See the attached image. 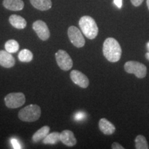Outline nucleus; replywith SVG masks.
Returning a JSON list of instances; mask_svg holds the SVG:
<instances>
[{
  "label": "nucleus",
  "mask_w": 149,
  "mask_h": 149,
  "mask_svg": "<svg viewBox=\"0 0 149 149\" xmlns=\"http://www.w3.org/2000/svg\"><path fill=\"white\" fill-rule=\"evenodd\" d=\"M103 54L105 58L110 62H117L120 60L122 56L120 44L115 39L109 37L104 42Z\"/></svg>",
  "instance_id": "obj_1"
},
{
  "label": "nucleus",
  "mask_w": 149,
  "mask_h": 149,
  "mask_svg": "<svg viewBox=\"0 0 149 149\" xmlns=\"http://www.w3.org/2000/svg\"><path fill=\"white\" fill-rule=\"evenodd\" d=\"M80 29L83 34L89 40H94L97 36L99 29L95 21L90 16L81 17L79 21Z\"/></svg>",
  "instance_id": "obj_2"
},
{
  "label": "nucleus",
  "mask_w": 149,
  "mask_h": 149,
  "mask_svg": "<svg viewBox=\"0 0 149 149\" xmlns=\"http://www.w3.org/2000/svg\"><path fill=\"white\" fill-rule=\"evenodd\" d=\"M41 109L35 104H30L23 108L19 112L18 117L20 120L26 122H33L38 120L41 116Z\"/></svg>",
  "instance_id": "obj_3"
},
{
  "label": "nucleus",
  "mask_w": 149,
  "mask_h": 149,
  "mask_svg": "<svg viewBox=\"0 0 149 149\" xmlns=\"http://www.w3.org/2000/svg\"><path fill=\"white\" fill-rule=\"evenodd\" d=\"M124 70L129 74H134L137 78L143 79L146 77L147 68L144 64L135 61H128L124 64Z\"/></svg>",
  "instance_id": "obj_4"
},
{
  "label": "nucleus",
  "mask_w": 149,
  "mask_h": 149,
  "mask_svg": "<svg viewBox=\"0 0 149 149\" xmlns=\"http://www.w3.org/2000/svg\"><path fill=\"white\" fill-rule=\"evenodd\" d=\"M5 104L9 109H17L26 102V97L22 93H11L4 97Z\"/></svg>",
  "instance_id": "obj_5"
},
{
  "label": "nucleus",
  "mask_w": 149,
  "mask_h": 149,
  "mask_svg": "<svg viewBox=\"0 0 149 149\" xmlns=\"http://www.w3.org/2000/svg\"><path fill=\"white\" fill-rule=\"evenodd\" d=\"M55 59L57 64L60 69L67 71L71 69L73 66L72 58L68 53L64 50H59L55 53Z\"/></svg>",
  "instance_id": "obj_6"
},
{
  "label": "nucleus",
  "mask_w": 149,
  "mask_h": 149,
  "mask_svg": "<svg viewBox=\"0 0 149 149\" xmlns=\"http://www.w3.org/2000/svg\"><path fill=\"white\" fill-rule=\"evenodd\" d=\"M68 36L70 42L77 48H81L85 45V39L81 31L76 26H71L68 29Z\"/></svg>",
  "instance_id": "obj_7"
},
{
  "label": "nucleus",
  "mask_w": 149,
  "mask_h": 149,
  "mask_svg": "<svg viewBox=\"0 0 149 149\" xmlns=\"http://www.w3.org/2000/svg\"><path fill=\"white\" fill-rule=\"evenodd\" d=\"M33 29L39 38L42 41L48 40L51 35L47 24L42 20H37L33 24Z\"/></svg>",
  "instance_id": "obj_8"
},
{
  "label": "nucleus",
  "mask_w": 149,
  "mask_h": 149,
  "mask_svg": "<svg viewBox=\"0 0 149 149\" xmlns=\"http://www.w3.org/2000/svg\"><path fill=\"white\" fill-rule=\"evenodd\" d=\"M70 77L72 82L81 88H86L88 86V78L83 72L77 70H72L70 74Z\"/></svg>",
  "instance_id": "obj_9"
},
{
  "label": "nucleus",
  "mask_w": 149,
  "mask_h": 149,
  "mask_svg": "<svg viewBox=\"0 0 149 149\" xmlns=\"http://www.w3.org/2000/svg\"><path fill=\"white\" fill-rule=\"evenodd\" d=\"M15 64L14 57L6 51H0V66L6 68H10Z\"/></svg>",
  "instance_id": "obj_10"
},
{
  "label": "nucleus",
  "mask_w": 149,
  "mask_h": 149,
  "mask_svg": "<svg viewBox=\"0 0 149 149\" xmlns=\"http://www.w3.org/2000/svg\"><path fill=\"white\" fill-rule=\"evenodd\" d=\"M60 141L67 146H73L77 144V139L71 130H64L60 133Z\"/></svg>",
  "instance_id": "obj_11"
},
{
  "label": "nucleus",
  "mask_w": 149,
  "mask_h": 149,
  "mask_svg": "<svg viewBox=\"0 0 149 149\" xmlns=\"http://www.w3.org/2000/svg\"><path fill=\"white\" fill-rule=\"evenodd\" d=\"M99 128L104 135H110L115 133V127L111 122L106 118H102L99 122Z\"/></svg>",
  "instance_id": "obj_12"
},
{
  "label": "nucleus",
  "mask_w": 149,
  "mask_h": 149,
  "mask_svg": "<svg viewBox=\"0 0 149 149\" xmlns=\"http://www.w3.org/2000/svg\"><path fill=\"white\" fill-rule=\"evenodd\" d=\"M3 6L8 10L19 11L24 8V3L22 0H3Z\"/></svg>",
  "instance_id": "obj_13"
},
{
  "label": "nucleus",
  "mask_w": 149,
  "mask_h": 149,
  "mask_svg": "<svg viewBox=\"0 0 149 149\" xmlns=\"http://www.w3.org/2000/svg\"><path fill=\"white\" fill-rule=\"evenodd\" d=\"M9 22L14 28L19 30L24 29L27 25V22L25 19L17 15H10L9 17Z\"/></svg>",
  "instance_id": "obj_14"
},
{
  "label": "nucleus",
  "mask_w": 149,
  "mask_h": 149,
  "mask_svg": "<svg viewBox=\"0 0 149 149\" xmlns=\"http://www.w3.org/2000/svg\"><path fill=\"white\" fill-rule=\"evenodd\" d=\"M30 2L33 7L41 11L48 10L51 8V0H30Z\"/></svg>",
  "instance_id": "obj_15"
},
{
  "label": "nucleus",
  "mask_w": 149,
  "mask_h": 149,
  "mask_svg": "<svg viewBox=\"0 0 149 149\" xmlns=\"http://www.w3.org/2000/svg\"><path fill=\"white\" fill-rule=\"evenodd\" d=\"M50 127L48 126H44L40 128L37 131L35 132L34 135H33L32 139L34 143L39 142L42 139H44L46 137V136L49 133Z\"/></svg>",
  "instance_id": "obj_16"
},
{
  "label": "nucleus",
  "mask_w": 149,
  "mask_h": 149,
  "mask_svg": "<svg viewBox=\"0 0 149 149\" xmlns=\"http://www.w3.org/2000/svg\"><path fill=\"white\" fill-rule=\"evenodd\" d=\"M60 141V133L58 132L48 133L46 137L43 139L44 144H56Z\"/></svg>",
  "instance_id": "obj_17"
},
{
  "label": "nucleus",
  "mask_w": 149,
  "mask_h": 149,
  "mask_svg": "<svg viewBox=\"0 0 149 149\" xmlns=\"http://www.w3.org/2000/svg\"><path fill=\"white\" fill-rule=\"evenodd\" d=\"M18 58L20 61L24 63L31 62L33 59V54L29 49H23L18 55Z\"/></svg>",
  "instance_id": "obj_18"
},
{
  "label": "nucleus",
  "mask_w": 149,
  "mask_h": 149,
  "mask_svg": "<svg viewBox=\"0 0 149 149\" xmlns=\"http://www.w3.org/2000/svg\"><path fill=\"white\" fill-rule=\"evenodd\" d=\"M135 148L137 149H148L149 146L146 137L144 136L139 135L135 139Z\"/></svg>",
  "instance_id": "obj_19"
},
{
  "label": "nucleus",
  "mask_w": 149,
  "mask_h": 149,
  "mask_svg": "<svg viewBox=\"0 0 149 149\" xmlns=\"http://www.w3.org/2000/svg\"><path fill=\"white\" fill-rule=\"evenodd\" d=\"M5 50L8 53H14L18 51L19 45L16 40H10L5 43Z\"/></svg>",
  "instance_id": "obj_20"
},
{
  "label": "nucleus",
  "mask_w": 149,
  "mask_h": 149,
  "mask_svg": "<svg viewBox=\"0 0 149 149\" xmlns=\"http://www.w3.org/2000/svg\"><path fill=\"white\" fill-rule=\"evenodd\" d=\"M11 144H12L13 148H21V145H20L19 141L17 139H11Z\"/></svg>",
  "instance_id": "obj_21"
},
{
  "label": "nucleus",
  "mask_w": 149,
  "mask_h": 149,
  "mask_svg": "<svg viewBox=\"0 0 149 149\" xmlns=\"http://www.w3.org/2000/svg\"><path fill=\"white\" fill-rule=\"evenodd\" d=\"M143 1L144 0H130V1H131L132 4H133L134 6H139L141 3H142Z\"/></svg>",
  "instance_id": "obj_22"
},
{
  "label": "nucleus",
  "mask_w": 149,
  "mask_h": 149,
  "mask_svg": "<svg viewBox=\"0 0 149 149\" xmlns=\"http://www.w3.org/2000/svg\"><path fill=\"white\" fill-rule=\"evenodd\" d=\"M112 148L113 149H124V148L123 147L122 145L119 144L117 142H114L112 144Z\"/></svg>",
  "instance_id": "obj_23"
},
{
  "label": "nucleus",
  "mask_w": 149,
  "mask_h": 149,
  "mask_svg": "<svg viewBox=\"0 0 149 149\" xmlns=\"http://www.w3.org/2000/svg\"><path fill=\"white\" fill-rule=\"evenodd\" d=\"M84 114L83 113H77L74 116L76 120H81L84 119Z\"/></svg>",
  "instance_id": "obj_24"
},
{
  "label": "nucleus",
  "mask_w": 149,
  "mask_h": 149,
  "mask_svg": "<svg viewBox=\"0 0 149 149\" xmlns=\"http://www.w3.org/2000/svg\"><path fill=\"white\" fill-rule=\"evenodd\" d=\"M115 4L119 8H121L122 6V0H114Z\"/></svg>",
  "instance_id": "obj_25"
},
{
  "label": "nucleus",
  "mask_w": 149,
  "mask_h": 149,
  "mask_svg": "<svg viewBox=\"0 0 149 149\" xmlns=\"http://www.w3.org/2000/svg\"><path fill=\"white\" fill-rule=\"evenodd\" d=\"M145 57H146L147 60L149 61V52H148V53H146V54H145Z\"/></svg>",
  "instance_id": "obj_26"
},
{
  "label": "nucleus",
  "mask_w": 149,
  "mask_h": 149,
  "mask_svg": "<svg viewBox=\"0 0 149 149\" xmlns=\"http://www.w3.org/2000/svg\"><path fill=\"white\" fill-rule=\"evenodd\" d=\"M146 4H147V6H148V8L149 9V0H146Z\"/></svg>",
  "instance_id": "obj_27"
},
{
  "label": "nucleus",
  "mask_w": 149,
  "mask_h": 149,
  "mask_svg": "<svg viewBox=\"0 0 149 149\" xmlns=\"http://www.w3.org/2000/svg\"><path fill=\"white\" fill-rule=\"evenodd\" d=\"M146 47H147V49H148V52H149V42L147 43Z\"/></svg>",
  "instance_id": "obj_28"
}]
</instances>
